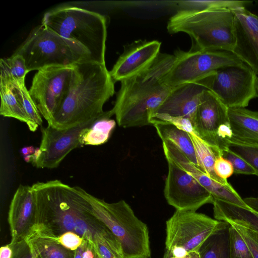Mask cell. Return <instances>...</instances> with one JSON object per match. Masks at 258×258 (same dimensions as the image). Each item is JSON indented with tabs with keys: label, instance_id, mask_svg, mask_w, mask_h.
I'll use <instances>...</instances> for the list:
<instances>
[{
	"label": "cell",
	"instance_id": "obj_1",
	"mask_svg": "<svg viewBox=\"0 0 258 258\" xmlns=\"http://www.w3.org/2000/svg\"><path fill=\"white\" fill-rule=\"evenodd\" d=\"M36 199V224L55 236L68 231L79 235L95 249L111 231L91 212L88 201L76 186L60 180L37 182L32 185Z\"/></svg>",
	"mask_w": 258,
	"mask_h": 258
},
{
	"label": "cell",
	"instance_id": "obj_2",
	"mask_svg": "<svg viewBox=\"0 0 258 258\" xmlns=\"http://www.w3.org/2000/svg\"><path fill=\"white\" fill-rule=\"evenodd\" d=\"M176 60L174 55L160 52L146 69L120 82L112 110L119 126L127 128L151 125L150 116L173 88L164 78Z\"/></svg>",
	"mask_w": 258,
	"mask_h": 258
},
{
	"label": "cell",
	"instance_id": "obj_3",
	"mask_svg": "<svg viewBox=\"0 0 258 258\" xmlns=\"http://www.w3.org/2000/svg\"><path fill=\"white\" fill-rule=\"evenodd\" d=\"M77 75L69 93L48 125L66 129L95 120L114 94V82L105 64L85 61L75 65Z\"/></svg>",
	"mask_w": 258,
	"mask_h": 258
},
{
	"label": "cell",
	"instance_id": "obj_4",
	"mask_svg": "<svg viewBox=\"0 0 258 258\" xmlns=\"http://www.w3.org/2000/svg\"><path fill=\"white\" fill-rule=\"evenodd\" d=\"M169 33L183 32L192 40L190 50L232 52L236 44L232 10L180 9L169 19Z\"/></svg>",
	"mask_w": 258,
	"mask_h": 258
},
{
	"label": "cell",
	"instance_id": "obj_5",
	"mask_svg": "<svg viewBox=\"0 0 258 258\" xmlns=\"http://www.w3.org/2000/svg\"><path fill=\"white\" fill-rule=\"evenodd\" d=\"M41 24L81 45L93 61L105 64L107 21L104 16L79 7L64 6L45 13Z\"/></svg>",
	"mask_w": 258,
	"mask_h": 258
},
{
	"label": "cell",
	"instance_id": "obj_6",
	"mask_svg": "<svg viewBox=\"0 0 258 258\" xmlns=\"http://www.w3.org/2000/svg\"><path fill=\"white\" fill-rule=\"evenodd\" d=\"M88 201L91 212L120 241L125 258H150L147 225L135 215L124 200L108 203L76 186Z\"/></svg>",
	"mask_w": 258,
	"mask_h": 258
},
{
	"label": "cell",
	"instance_id": "obj_7",
	"mask_svg": "<svg viewBox=\"0 0 258 258\" xmlns=\"http://www.w3.org/2000/svg\"><path fill=\"white\" fill-rule=\"evenodd\" d=\"M14 53L24 58L29 72L93 61L83 46L61 36L42 24L32 30Z\"/></svg>",
	"mask_w": 258,
	"mask_h": 258
},
{
	"label": "cell",
	"instance_id": "obj_8",
	"mask_svg": "<svg viewBox=\"0 0 258 258\" xmlns=\"http://www.w3.org/2000/svg\"><path fill=\"white\" fill-rule=\"evenodd\" d=\"M228 225L196 211L176 210L166 222L163 258L184 257L199 252L209 236Z\"/></svg>",
	"mask_w": 258,
	"mask_h": 258
},
{
	"label": "cell",
	"instance_id": "obj_9",
	"mask_svg": "<svg viewBox=\"0 0 258 258\" xmlns=\"http://www.w3.org/2000/svg\"><path fill=\"white\" fill-rule=\"evenodd\" d=\"M174 55L175 61L163 79L171 88L201 80L223 67L244 63L233 52L223 50H178Z\"/></svg>",
	"mask_w": 258,
	"mask_h": 258
},
{
	"label": "cell",
	"instance_id": "obj_10",
	"mask_svg": "<svg viewBox=\"0 0 258 258\" xmlns=\"http://www.w3.org/2000/svg\"><path fill=\"white\" fill-rule=\"evenodd\" d=\"M77 75L75 65L47 67L34 75L29 92L47 123L68 95Z\"/></svg>",
	"mask_w": 258,
	"mask_h": 258
},
{
	"label": "cell",
	"instance_id": "obj_11",
	"mask_svg": "<svg viewBox=\"0 0 258 258\" xmlns=\"http://www.w3.org/2000/svg\"><path fill=\"white\" fill-rule=\"evenodd\" d=\"M256 76L244 63L220 68L204 78V81L208 90L228 108H245L251 100L258 97Z\"/></svg>",
	"mask_w": 258,
	"mask_h": 258
},
{
	"label": "cell",
	"instance_id": "obj_12",
	"mask_svg": "<svg viewBox=\"0 0 258 258\" xmlns=\"http://www.w3.org/2000/svg\"><path fill=\"white\" fill-rule=\"evenodd\" d=\"M95 120L62 130L49 125L41 127L40 146L35 149L33 154L25 157V161L31 162L38 168L58 167L73 150L83 147L81 140L82 134Z\"/></svg>",
	"mask_w": 258,
	"mask_h": 258
},
{
	"label": "cell",
	"instance_id": "obj_13",
	"mask_svg": "<svg viewBox=\"0 0 258 258\" xmlns=\"http://www.w3.org/2000/svg\"><path fill=\"white\" fill-rule=\"evenodd\" d=\"M165 158L168 174L164 195L169 205L176 210L196 211L206 204H212L211 194L192 175L171 159Z\"/></svg>",
	"mask_w": 258,
	"mask_h": 258
},
{
	"label": "cell",
	"instance_id": "obj_14",
	"mask_svg": "<svg viewBox=\"0 0 258 258\" xmlns=\"http://www.w3.org/2000/svg\"><path fill=\"white\" fill-rule=\"evenodd\" d=\"M228 108L209 90L201 95L193 123L194 133L219 156L227 149L217 136L219 127L229 123Z\"/></svg>",
	"mask_w": 258,
	"mask_h": 258
},
{
	"label": "cell",
	"instance_id": "obj_15",
	"mask_svg": "<svg viewBox=\"0 0 258 258\" xmlns=\"http://www.w3.org/2000/svg\"><path fill=\"white\" fill-rule=\"evenodd\" d=\"M206 90L208 89L204 79L173 88L164 101L151 114V125L161 123L168 118L181 117L190 120L193 125L201 95Z\"/></svg>",
	"mask_w": 258,
	"mask_h": 258
},
{
	"label": "cell",
	"instance_id": "obj_16",
	"mask_svg": "<svg viewBox=\"0 0 258 258\" xmlns=\"http://www.w3.org/2000/svg\"><path fill=\"white\" fill-rule=\"evenodd\" d=\"M161 42L139 39L124 46L110 72L114 82L128 79L149 66L160 53Z\"/></svg>",
	"mask_w": 258,
	"mask_h": 258
},
{
	"label": "cell",
	"instance_id": "obj_17",
	"mask_svg": "<svg viewBox=\"0 0 258 258\" xmlns=\"http://www.w3.org/2000/svg\"><path fill=\"white\" fill-rule=\"evenodd\" d=\"M232 11L236 37L232 52L258 76V16L246 8Z\"/></svg>",
	"mask_w": 258,
	"mask_h": 258
},
{
	"label": "cell",
	"instance_id": "obj_18",
	"mask_svg": "<svg viewBox=\"0 0 258 258\" xmlns=\"http://www.w3.org/2000/svg\"><path fill=\"white\" fill-rule=\"evenodd\" d=\"M36 215V199L32 186L20 184L12 199L8 212L11 243L24 239L35 223Z\"/></svg>",
	"mask_w": 258,
	"mask_h": 258
},
{
	"label": "cell",
	"instance_id": "obj_19",
	"mask_svg": "<svg viewBox=\"0 0 258 258\" xmlns=\"http://www.w3.org/2000/svg\"><path fill=\"white\" fill-rule=\"evenodd\" d=\"M162 146L165 157L171 159L181 168L192 175L211 194L213 199L252 210L244 202L243 199L230 184L224 185L212 179L197 165L190 161L171 143L164 142Z\"/></svg>",
	"mask_w": 258,
	"mask_h": 258
},
{
	"label": "cell",
	"instance_id": "obj_20",
	"mask_svg": "<svg viewBox=\"0 0 258 258\" xmlns=\"http://www.w3.org/2000/svg\"><path fill=\"white\" fill-rule=\"evenodd\" d=\"M56 237L35 224L24 239L33 258H74L75 251L60 244Z\"/></svg>",
	"mask_w": 258,
	"mask_h": 258
},
{
	"label": "cell",
	"instance_id": "obj_21",
	"mask_svg": "<svg viewBox=\"0 0 258 258\" xmlns=\"http://www.w3.org/2000/svg\"><path fill=\"white\" fill-rule=\"evenodd\" d=\"M228 114L233 134L231 139L258 145V112L245 108H228Z\"/></svg>",
	"mask_w": 258,
	"mask_h": 258
},
{
	"label": "cell",
	"instance_id": "obj_22",
	"mask_svg": "<svg viewBox=\"0 0 258 258\" xmlns=\"http://www.w3.org/2000/svg\"><path fill=\"white\" fill-rule=\"evenodd\" d=\"M212 204L215 219L258 231L257 212L216 199H213Z\"/></svg>",
	"mask_w": 258,
	"mask_h": 258
},
{
	"label": "cell",
	"instance_id": "obj_23",
	"mask_svg": "<svg viewBox=\"0 0 258 258\" xmlns=\"http://www.w3.org/2000/svg\"><path fill=\"white\" fill-rule=\"evenodd\" d=\"M153 126L162 141L172 143L190 161L198 166L194 147L188 133L171 124L156 123Z\"/></svg>",
	"mask_w": 258,
	"mask_h": 258
},
{
	"label": "cell",
	"instance_id": "obj_24",
	"mask_svg": "<svg viewBox=\"0 0 258 258\" xmlns=\"http://www.w3.org/2000/svg\"><path fill=\"white\" fill-rule=\"evenodd\" d=\"M113 115L112 109L105 111L86 128L81 136L82 145L97 146L107 142L116 125L115 121L110 118Z\"/></svg>",
	"mask_w": 258,
	"mask_h": 258
},
{
	"label": "cell",
	"instance_id": "obj_25",
	"mask_svg": "<svg viewBox=\"0 0 258 258\" xmlns=\"http://www.w3.org/2000/svg\"><path fill=\"white\" fill-rule=\"evenodd\" d=\"M188 133L194 147L198 167L212 179L224 185L230 184L227 180L219 178L214 171L215 160L218 157L221 156L200 139L194 132Z\"/></svg>",
	"mask_w": 258,
	"mask_h": 258
},
{
	"label": "cell",
	"instance_id": "obj_26",
	"mask_svg": "<svg viewBox=\"0 0 258 258\" xmlns=\"http://www.w3.org/2000/svg\"><path fill=\"white\" fill-rule=\"evenodd\" d=\"M9 83L12 85L15 93L28 118L27 126L29 130L33 132L36 131L39 126L42 125L43 121L41 115L25 86V80L15 81Z\"/></svg>",
	"mask_w": 258,
	"mask_h": 258
},
{
	"label": "cell",
	"instance_id": "obj_27",
	"mask_svg": "<svg viewBox=\"0 0 258 258\" xmlns=\"http://www.w3.org/2000/svg\"><path fill=\"white\" fill-rule=\"evenodd\" d=\"M0 114L28 123V118L19 102L11 84L0 81Z\"/></svg>",
	"mask_w": 258,
	"mask_h": 258
},
{
	"label": "cell",
	"instance_id": "obj_28",
	"mask_svg": "<svg viewBox=\"0 0 258 258\" xmlns=\"http://www.w3.org/2000/svg\"><path fill=\"white\" fill-rule=\"evenodd\" d=\"M0 70V81L7 83L25 80L29 72L24 58L15 53L10 57L1 59Z\"/></svg>",
	"mask_w": 258,
	"mask_h": 258
},
{
	"label": "cell",
	"instance_id": "obj_29",
	"mask_svg": "<svg viewBox=\"0 0 258 258\" xmlns=\"http://www.w3.org/2000/svg\"><path fill=\"white\" fill-rule=\"evenodd\" d=\"M220 229L209 236L199 250L200 258H229L228 238L226 241L224 231Z\"/></svg>",
	"mask_w": 258,
	"mask_h": 258
},
{
	"label": "cell",
	"instance_id": "obj_30",
	"mask_svg": "<svg viewBox=\"0 0 258 258\" xmlns=\"http://www.w3.org/2000/svg\"><path fill=\"white\" fill-rule=\"evenodd\" d=\"M252 1L232 0L189 1L179 3L181 9L209 10L217 9H235L246 8Z\"/></svg>",
	"mask_w": 258,
	"mask_h": 258
},
{
	"label": "cell",
	"instance_id": "obj_31",
	"mask_svg": "<svg viewBox=\"0 0 258 258\" xmlns=\"http://www.w3.org/2000/svg\"><path fill=\"white\" fill-rule=\"evenodd\" d=\"M227 149L246 161L258 176V145L243 143L231 139L227 140Z\"/></svg>",
	"mask_w": 258,
	"mask_h": 258
},
{
	"label": "cell",
	"instance_id": "obj_32",
	"mask_svg": "<svg viewBox=\"0 0 258 258\" xmlns=\"http://www.w3.org/2000/svg\"><path fill=\"white\" fill-rule=\"evenodd\" d=\"M228 234L229 258H253L248 246L242 236L230 225H229Z\"/></svg>",
	"mask_w": 258,
	"mask_h": 258
},
{
	"label": "cell",
	"instance_id": "obj_33",
	"mask_svg": "<svg viewBox=\"0 0 258 258\" xmlns=\"http://www.w3.org/2000/svg\"><path fill=\"white\" fill-rule=\"evenodd\" d=\"M222 156L232 164L234 173L255 175V170L243 159L228 149L223 151Z\"/></svg>",
	"mask_w": 258,
	"mask_h": 258
},
{
	"label": "cell",
	"instance_id": "obj_34",
	"mask_svg": "<svg viewBox=\"0 0 258 258\" xmlns=\"http://www.w3.org/2000/svg\"><path fill=\"white\" fill-rule=\"evenodd\" d=\"M228 224L233 226L242 236L253 258H258V231L234 223Z\"/></svg>",
	"mask_w": 258,
	"mask_h": 258
},
{
	"label": "cell",
	"instance_id": "obj_35",
	"mask_svg": "<svg viewBox=\"0 0 258 258\" xmlns=\"http://www.w3.org/2000/svg\"><path fill=\"white\" fill-rule=\"evenodd\" d=\"M56 241L65 248L75 251L79 248L84 240L78 234L73 231H68L56 237Z\"/></svg>",
	"mask_w": 258,
	"mask_h": 258
},
{
	"label": "cell",
	"instance_id": "obj_36",
	"mask_svg": "<svg viewBox=\"0 0 258 258\" xmlns=\"http://www.w3.org/2000/svg\"><path fill=\"white\" fill-rule=\"evenodd\" d=\"M214 169L216 174L225 180H227L234 173L232 164L222 156H219L216 158Z\"/></svg>",
	"mask_w": 258,
	"mask_h": 258
},
{
	"label": "cell",
	"instance_id": "obj_37",
	"mask_svg": "<svg viewBox=\"0 0 258 258\" xmlns=\"http://www.w3.org/2000/svg\"><path fill=\"white\" fill-rule=\"evenodd\" d=\"M9 244L13 249L12 258H33L30 248L24 239L16 243Z\"/></svg>",
	"mask_w": 258,
	"mask_h": 258
},
{
	"label": "cell",
	"instance_id": "obj_38",
	"mask_svg": "<svg viewBox=\"0 0 258 258\" xmlns=\"http://www.w3.org/2000/svg\"><path fill=\"white\" fill-rule=\"evenodd\" d=\"M13 256V249L10 244L3 245L1 247L0 258H12Z\"/></svg>",
	"mask_w": 258,
	"mask_h": 258
},
{
	"label": "cell",
	"instance_id": "obj_39",
	"mask_svg": "<svg viewBox=\"0 0 258 258\" xmlns=\"http://www.w3.org/2000/svg\"><path fill=\"white\" fill-rule=\"evenodd\" d=\"M244 202L252 210L258 212V197L243 199Z\"/></svg>",
	"mask_w": 258,
	"mask_h": 258
},
{
	"label": "cell",
	"instance_id": "obj_40",
	"mask_svg": "<svg viewBox=\"0 0 258 258\" xmlns=\"http://www.w3.org/2000/svg\"><path fill=\"white\" fill-rule=\"evenodd\" d=\"M87 242L84 241L81 246L75 251L74 258H83V251L86 247Z\"/></svg>",
	"mask_w": 258,
	"mask_h": 258
},
{
	"label": "cell",
	"instance_id": "obj_41",
	"mask_svg": "<svg viewBox=\"0 0 258 258\" xmlns=\"http://www.w3.org/2000/svg\"><path fill=\"white\" fill-rule=\"evenodd\" d=\"M35 150L33 147H26L21 149V153L24 157L30 156L34 153Z\"/></svg>",
	"mask_w": 258,
	"mask_h": 258
},
{
	"label": "cell",
	"instance_id": "obj_42",
	"mask_svg": "<svg viewBox=\"0 0 258 258\" xmlns=\"http://www.w3.org/2000/svg\"><path fill=\"white\" fill-rule=\"evenodd\" d=\"M170 258H180V257H172ZM181 258H200V256L199 254V252H193L189 253L188 255L184 257Z\"/></svg>",
	"mask_w": 258,
	"mask_h": 258
},
{
	"label": "cell",
	"instance_id": "obj_43",
	"mask_svg": "<svg viewBox=\"0 0 258 258\" xmlns=\"http://www.w3.org/2000/svg\"><path fill=\"white\" fill-rule=\"evenodd\" d=\"M255 89H256L257 96H258V76H256V77L255 78Z\"/></svg>",
	"mask_w": 258,
	"mask_h": 258
},
{
	"label": "cell",
	"instance_id": "obj_44",
	"mask_svg": "<svg viewBox=\"0 0 258 258\" xmlns=\"http://www.w3.org/2000/svg\"><path fill=\"white\" fill-rule=\"evenodd\" d=\"M94 258H102V257L95 251V256Z\"/></svg>",
	"mask_w": 258,
	"mask_h": 258
}]
</instances>
